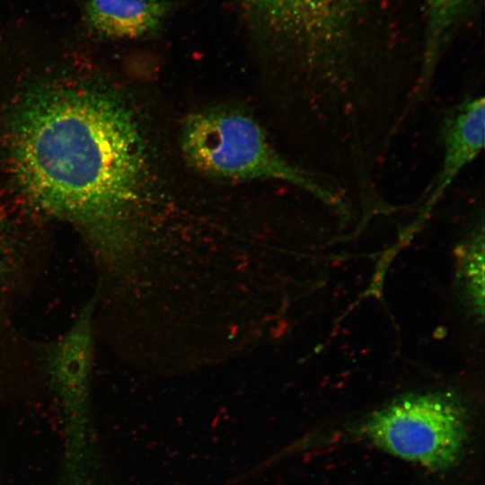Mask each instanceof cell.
Here are the masks:
<instances>
[{
    "label": "cell",
    "mask_w": 485,
    "mask_h": 485,
    "mask_svg": "<svg viewBox=\"0 0 485 485\" xmlns=\"http://www.w3.org/2000/svg\"><path fill=\"white\" fill-rule=\"evenodd\" d=\"M8 138L17 181L35 205L76 227L99 257L121 242L150 196V160L120 98L75 87L34 93L13 112Z\"/></svg>",
    "instance_id": "obj_1"
},
{
    "label": "cell",
    "mask_w": 485,
    "mask_h": 485,
    "mask_svg": "<svg viewBox=\"0 0 485 485\" xmlns=\"http://www.w3.org/2000/svg\"><path fill=\"white\" fill-rule=\"evenodd\" d=\"M180 142L187 162L206 176L285 181L334 209L348 207L342 192L278 154L259 123L241 110L216 107L190 115Z\"/></svg>",
    "instance_id": "obj_2"
},
{
    "label": "cell",
    "mask_w": 485,
    "mask_h": 485,
    "mask_svg": "<svg viewBox=\"0 0 485 485\" xmlns=\"http://www.w3.org/2000/svg\"><path fill=\"white\" fill-rule=\"evenodd\" d=\"M361 0H239L255 32L296 54L320 99L344 101L357 83L346 67L348 30Z\"/></svg>",
    "instance_id": "obj_3"
},
{
    "label": "cell",
    "mask_w": 485,
    "mask_h": 485,
    "mask_svg": "<svg viewBox=\"0 0 485 485\" xmlns=\"http://www.w3.org/2000/svg\"><path fill=\"white\" fill-rule=\"evenodd\" d=\"M468 412L455 392L407 393L366 416L354 434L379 450L434 472L461 460L469 438Z\"/></svg>",
    "instance_id": "obj_4"
},
{
    "label": "cell",
    "mask_w": 485,
    "mask_h": 485,
    "mask_svg": "<svg viewBox=\"0 0 485 485\" xmlns=\"http://www.w3.org/2000/svg\"><path fill=\"white\" fill-rule=\"evenodd\" d=\"M93 302H88L68 331L46 351L45 369L71 417L84 414L93 358Z\"/></svg>",
    "instance_id": "obj_5"
},
{
    "label": "cell",
    "mask_w": 485,
    "mask_h": 485,
    "mask_svg": "<svg viewBox=\"0 0 485 485\" xmlns=\"http://www.w3.org/2000/svg\"><path fill=\"white\" fill-rule=\"evenodd\" d=\"M443 162L434 183L426 190L422 214L428 215L460 172L472 163L484 147L485 101L469 95L445 112L440 125Z\"/></svg>",
    "instance_id": "obj_6"
},
{
    "label": "cell",
    "mask_w": 485,
    "mask_h": 485,
    "mask_svg": "<svg viewBox=\"0 0 485 485\" xmlns=\"http://www.w3.org/2000/svg\"><path fill=\"white\" fill-rule=\"evenodd\" d=\"M172 4L167 0H88V25L106 37L138 38L156 32Z\"/></svg>",
    "instance_id": "obj_7"
},
{
    "label": "cell",
    "mask_w": 485,
    "mask_h": 485,
    "mask_svg": "<svg viewBox=\"0 0 485 485\" xmlns=\"http://www.w3.org/2000/svg\"><path fill=\"white\" fill-rule=\"evenodd\" d=\"M467 0H425L428 15V32L420 75L414 86L419 97L426 96L440 57L447 30Z\"/></svg>",
    "instance_id": "obj_8"
},
{
    "label": "cell",
    "mask_w": 485,
    "mask_h": 485,
    "mask_svg": "<svg viewBox=\"0 0 485 485\" xmlns=\"http://www.w3.org/2000/svg\"><path fill=\"white\" fill-rule=\"evenodd\" d=\"M483 254L484 227L483 216L465 240L462 248V278L464 290L473 310L483 314Z\"/></svg>",
    "instance_id": "obj_9"
},
{
    "label": "cell",
    "mask_w": 485,
    "mask_h": 485,
    "mask_svg": "<svg viewBox=\"0 0 485 485\" xmlns=\"http://www.w3.org/2000/svg\"><path fill=\"white\" fill-rule=\"evenodd\" d=\"M13 269L11 250L0 233V293L4 287Z\"/></svg>",
    "instance_id": "obj_10"
}]
</instances>
